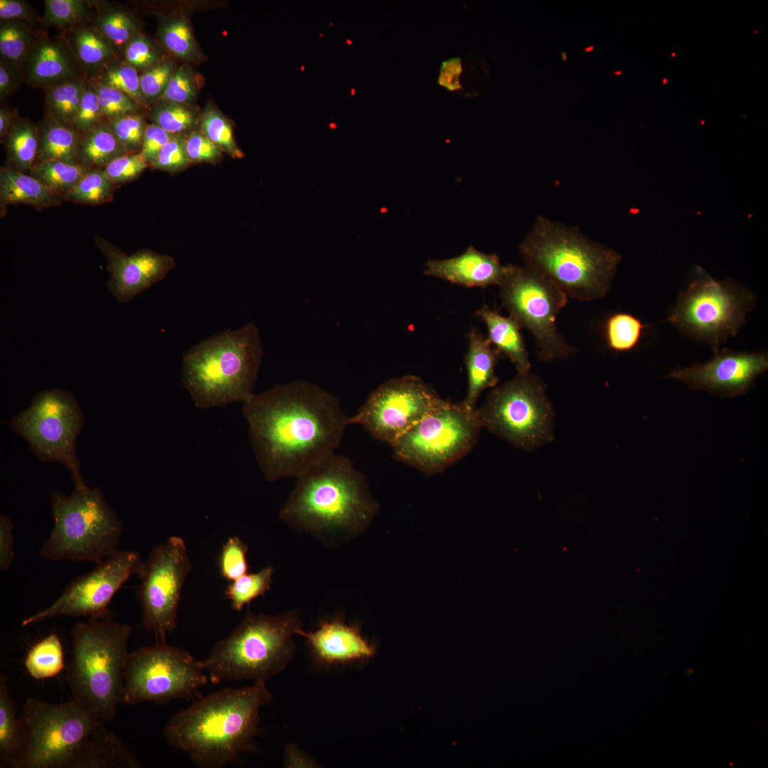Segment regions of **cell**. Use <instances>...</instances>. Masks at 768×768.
<instances>
[{
    "label": "cell",
    "instance_id": "cell-1",
    "mask_svg": "<svg viewBox=\"0 0 768 768\" xmlns=\"http://www.w3.org/2000/svg\"><path fill=\"white\" fill-rule=\"evenodd\" d=\"M242 412L252 452L269 481L297 478L334 453L349 425L338 399L306 380L253 393Z\"/></svg>",
    "mask_w": 768,
    "mask_h": 768
},
{
    "label": "cell",
    "instance_id": "cell-2",
    "mask_svg": "<svg viewBox=\"0 0 768 768\" xmlns=\"http://www.w3.org/2000/svg\"><path fill=\"white\" fill-rule=\"evenodd\" d=\"M271 701L263 682L213 692L175 713L164 727V737L186 752L196 767L220 768L254 749L260 709Z\"/></svg>",
    "mask_w": 768,
    "mask_h": 768
},
{
    "label": "cell",
    "instance_id": "cell-3",
    "mask_svg": "<svg viewBox=\"0 0 768 768\" xmlns=\"http://www.w3.org/2000/svg\"><path fill=\"white\" fill-rule=\"evenodd\" d=\"M297 479L279 517L298 530L358 534L379 510L366 478L343 454L332 453Z\"/></svg>",
    "mask_w": 768,
    "mask_h": 768
},
{
    "label": "cell",
    "instance_id": "cell-4",
    "mask_svg": "<svg viewBox=\"0 0 768 768\" xmlns=\"http://www.w3.org/2000/svg\"><path fill=\"white\" fill-rule=\"evenodd\" d=\"M524 265L542 274L567 297L594 301L611 289L621 255L577 227L538 215L519 245Z\"/></svg>",
    "mask_w": 768,
    "mask_h": 768
},
{
    "label": "cell",
    "instance_id": "cell-5",
    "mask_svg": "<svg viewBox=\"0 0 768 768\" xmlns=\"http://www.w3.org/2000/svg\"><path fill=\"white\" fill-rule=\"evenodd\" d=\"M262 357L260 329L248 323L215 334L183 355L182 383L196 407L243 403L253 394Z\"/></svg>",
    "mask_w": 768,
    "mask_h": 768
},
{
    "label": "cell",
    "instance_id": "cell-6",
    "mask_svg": "<svg viewBox=\"0 0 768 768\" xmlns=\"http://www.w3.org/2000/svg\"><path fill=\"white\" fill-rule=\"evenodd\" d=\"M132 628L105 618L72 629L66 675L73 698L103 722L116 718L122 703L124 672Z\"/></svg>",
    "mask_w": 768,
    "mask_h": 768
},
{
    "label": "cell",
    "instance_id": "cell-7",
    "mask_svg": "<svg viewBox=\"0 0 768 768\" xmlns=\"http://www.w3.org/2000/svg\"><path fill=\"white\" fill-rule=\"evenodd\" d=\"M299 628L294 611L275 615L249 613L213 646L201 663L213 683L242 679L265 683L293 658V636Z\"/></svg>",
    "mask_w": 768,
    "mask_h": 768
},
{
    "label": "cell",
    "instance_id": "cell-8",
    "mask_svg": "<svg viewBox=\"0 0 768 768\" xmlns=\"http://www.w3.org/2000/svg\"><path fill=\"white\" fill-rule=\"evenodd\" d=\"M50 496L54 524L43 558L97 563L119 550L122 523L100 489L84 484L70 495L50 489Z\"/></svg>",
    "mask_w": 768,
    "mask_h": 768
},
{
    "label": "cell",
    "instance_id": "cell-9",
    "mask_svg": "<svg viewBox=\"0 0 768 768\" xmlns=\"http://www.w3.org/2000/svg\"><path fill=\"white\" fill-rule=\"evenodd\" d=\"M476 411L482 427L516 448L532 451L554 438L555 412L546 385L530 370L494 387Z\"/></svg>",
    "mask_w": 768,
    "mask_h": 768
},
{
    "label": "cell",
    "instance_id": "cell-10",
    "mask_svg": "<svg viewBox=\"0 0 768 768\" xmlns=\"http://www.w3.org/2000/svg\"><path fill=\"white\" fill-rule=\"evenodd\" d=\"M20 719L23 747L18 768H69L89 735L104 723L74 698L59 704L28 698Z\"/></svg>",
    "mask_w": 768,
    "mask_h": 768
},
{
    "label": "cell",
    "instance_id": "cell-11",
    "mask_svg": "<svg viewBox=\"0 0 768 768\" xmlns=\"http://www.w3.org/2000/svg\"><path fill=\"white\" fill-rule=\"evenodd\" d=\"M755 302L750 290L732 280L700 277L679 294L667 321L717 352L728 338L737 335Z\"/></svg>",
    "mask_w": 768,
    "mask_h": 768
},
{
    "label": "cell",
    "instance_id": "cell-12",
    "mask_svg": "<svg viewBox=\"0 0 768 768\" xmlns=\"http://www.w3.org/2000/svg\"><path fill=\"white\" fill-rule=\"evenodd\" d=\"M476 410L444 400L390 446L394 457L428 475L443 471L477 442L482 427Z\"/></svg>",
    "mask_w": 768,
    "mask_h": 768
},
{
    "label": "cell",
    "instance_id": "cell-13",
    "mask_svg": "<svg viewBox=\"0 0 768 768\" xmlns=\"http://www.w3.org/2000/svg\"><path fill=\"white\" fill-rule=\"evenodd\" d=\"M509 316L533 336L538 356L549 362L567 358L575 349L556 326L568 297L548 278L526 265H505L498 285Z\"/></svg>",
    "mask_w": 768,
    "mask_h": 768
},
{
    "label": "cell",
    "instance_id": "cell-14",
    "mask_svg": "<svg viewBox=\"0 0 768 768\" xmlns=\"http://www.w3.org/2000/svg\"><path fill=\"white\" fill-rule=\"evenodd\" d=\"M201 661L186 650L156 640L152 646L129 652L124 672L122 703L142 702L163 705L174 700L196 695L206 684Z\"/></svg>",
    "mask_w": 768,
    "mask_h": 768
},
{
    "label": "cell",
    "instance_id": "cell-15",
    "mask_svg": "<svg viewBox=\"0 0 768 768\" xmlns=\"http://www.w3.org/2000/svg\"><path fill=\"white\" fill-rule=\"evenodd\" d=\"M83 423L82 411L73 395L55 388L36 393L29 407L9 424L42 462L62 464L75 486H80L85 482L80 474L76 441Z\"/></svg>",
    "mask_w": 768,
    "mask_h": 768
},
{
    "label": "cell",
    "instance_id": "cell-16",
    "mask_svg": "<svg viewBox=\"0 0 768 768\" xmlns=\"http://www.w3.org/2000/svg\"><path fill=\"white\" fill-rule=\"evenodd\" d=\"M191 570L186 543L176 535L154 547L143 561L138 599L143 626L156 640H166L176 629L182 589Z\"/></svg>",
    "mask_w": 768,
    "mask_h": 768
},
{
    "label": "cell",
    "instance_id": "cell-17",
    "mask_svg": "<svg viewBox=\"0 0 768 768\" xmlns=\"http://www.w3.org/2000/svg\"><path fill=\"white\" fill-rule=\"evenodd\" d=\"M443 400L420 377L393 378L369 395L348 423L361 425L374 438L391 446Z\"/></svg>",
    "mask_w": 768,
    "mask_h": 768
},
{
    "label": "cell",
    "instance_id": "cell-18",
    "mask_svg": "<svg viewBox=\"0 0 768 768\" xmlns=\"http://www.w3.org/2000/svg\"><path fill=\"white\" fill-rule=\"evenodd\" d=\"M142 564L139 553L117 550L68 583L54 602L23 619L21 626L62 616L105 618L113 597L132 575H139Z\"/></svg>",
    "mask_w": 768,
    "mask_h": 768
},
{
    "label": "cell",
    "instance_id": "cell-19",
    "mask_svg": "<svg viewBox=\"0 0 768 768\" xmlns=\"http://www.w3.org/2000/svg\"><path fill=\"white\" fill-rule=\"evenodd\" d=\"M767 368L766 351L738 352L724 348L715 352L709 361L673 370L668 376L681 380L692 390L734 398L748 392Z\"/></svg>",
    "mask_w": 768,
    "mask_h": 768
},
{
    "label": "cell",
    "instance_id": "cell-20",
    "mask_svg": "<svg viewBox=\"0 0 768 768\" xmlns=\"http://www.w3.org/2000/svg\"><path fill=\"white\" fill-rule=\"evenodd\" d=\"M96 247L105 256L110 274V292L119 302H128L162 279L174 267V260L151 250L127 255L106 239L95 236Z\"/></svg>",
    "mask_w": 768,
    "mask_h": 768
},
{
    "label": "cell",
    "instance_id": "cell-21",
    "mask_svg": "<svg viewBox=\"0 0 768 768\" xmlns=\"http://www.w3.org/2000/svg\"><path fill=\"white\" fill-rule=\"evenodd\" d=\"M296 634L307 641L313 656L324 664H341L368 658L375 647L358 629L340 620L323 621L314 631L298 629Z\"/></svg>",
    "mask_w": 768,
    "mask_h": 768
},
{
    "label": "cell",
    "instance_id": "cell-22",
    "mask_svg": "<svg viewBox=\"0 0 768 768\" xmlns=\"http://www.w3.org/2000/svg\"><path fill=\"white\" fill-rule=\"evenodd\" d=\"M496 254L483 252L470 245L461 255L445 260H430L424 274L466 287L498 286L504 274Z\"/></svg>",
    "mask_w": 768,
    "mask_h": 768
},
{
    "label": "cell",
    "instance_id": "cell-23",
    "mask_svg": "<svg viewBox=\"0 0 768 768\" xmlns=\"http://www.w3.org/2000/svg\"><path fill=\"white\" fill-rule=\"evenodd\" d=\"M139 759L115 732L97 726L82 744L69 768H140Z\"/></svg>",
    "mask_w": 768,
    "mask_h": 768
},
{
    "label": "cell",
    "instance_id": "cell-24",
    "mask_svg": "<svg viewBox=\"0 0 768 768\" xmlns=\"http://www.w3.org/2000/svg\"><path fill=\"white\" fill-rule=\"evenodd\" d=\"M28 82L45 87L75 77L70 53L60 43L48 38L35 39L24 61Z\"/></svg>",
    "mask_w": 768,
    "mask_h": 768
},
{
    "label": "cell",
    "instance_id": "cell-25",
    "mask_svg": "<svg viewBox=\"0 0 768 768\" xmlns=\"http://www.w3.org/2000/svg\"><path fill=\"white\" fill-rule=\"evenodd\" d=\"M469 348L464 358L467 372L468 388L463 404L476 410L481 394L486 389L494 388L498 383L495 373L499 353L486 337L474 329L467 334Z\"/></svg>",
    "mask_w": 768,
    "mask_h": 768
},
{
    "label": "cell",
    "instance_id": "cell-26",
    "mask_svg": "<svg viewBox=\"0 0 768 768\" xmlns=\"http://www.w3.org/2000/svg\"><path fill=\"white\" fill-rule=\"evenodd\" d=\"M63 195L43 184L30 175L6 165L0 169V210L4 214L7 206L26 205L36 210L61 205Z\"/></svg>",
    "mask_w": 768,
    "mask_h": 768
},
{
    "label": "cell",
    "instance_id": "cell-27",
    "mask_svg": "<svg viewBox=\"0 0 768 768\" xmlns=\"http://www.w3.org/2000/svg\"><path fill=\"white\" fill-rule=\"evenodd\" d=\"M475 314L485 324L489 341L499 353L506 356L518 372L530 370L528 353L521 333V327L512 318L504 316L484 304Z\"/></svg>",
    "mask_w": 768,
    "mask_h": 768
},
{
    "label": "cell",
    "instance_id": "cell-28",
    "mask_svg": "<svg viewBox=\"0 0 768 768\" xmlns=\"http://www.w3.org/2000/svg\"><path fill=\"white\" fill-rule=\"evenodd\" d=\"M23 732L17 703L11 697L7 677L0 675V767L18 768Z\"/></svg>",
    "mask_w": 768,
    "mask_h": 768
},
{
    "label": "cell",
    "instance_id": "cell-29",
    "mask_svg": "<svg viewBox=\"0 0 768 768\" xmlns=\"http://www.w3.org/2000/svg\"><path fill=\"white\" fill-rule=\"evenodd\" d=\"M38 126V149L36 163L60 161L80 164V133L46 117Z\"/></svg>",
    "mask_w": 768,
    "mask_h": 768
},
{
    "label": "cell",
    "instance_id": "cell-30",
    "mask_svg": "<svg viewBox=\"0 0 768 768\" xmlns=\"http://www.w3.org/2000/svg\"><path fill=\"white\" fill-rule=\"evenodd\" d=\"M2 141L6 151L5 165L28 174L37 158L38 124L18 117Z\"/></svg>",
    "mask_w": 768,
    "mask_h": 768
},
{
    "label": "cell",
    "instance_id": "cell-31",
    "mask_svg": "<svg viewBox=\"0 0 768 768\" xmlns=\"http://www.w3.org/2000/svg\"><path fill=\"white\" fill-rule=\"evenodd\" d=\"M128 153L114 135L107 122L80 134L79 163L90 169H103L116 158Z\"/></svg>",
    "mask_w": 768,
    "mask_h": 768
},
{
    "label": "cell",
    "instance_id": "cell-32",
    "mask_svg": "<svg viewBox=\"0 0 768 768\" xmlns=\"http://www.w3.org/2000/svg\"><path fill=\"white\" fill-rule=\"evenodd\" d=\"M86 83L73 78L46 87V117L72 127Z\"/></svg>",
    "mask_w": 768,
    "mask_h": 768
},
{
    "label": "cell",
    "instance_id": "cell-33",
    "mask_svg": "<svg viewBox=\"0 0 768 768\" xmlns=\"http://www.w3.org/2000/svg\"><path fill=\"white\" fill-rule=\"evenodd\" d=\"M25 667L29 675L41 680L53 677L64 668L63 649L55 633H51L38 641L28 651Z\"/></svg>",
    "mask_w": 768,
    "mask_h": 768
},
{
    "label": "cell",
    "instance_id": "cell-34",
    "mask_svg": "<svg viewBox=\"0 0 768 768\" xmlns=\"http://www.w3.org/2000/svg\"><path fill=\"white\" fill-rule=\"evenodd\" d=\"M74 31L72 47L77 58L84 65L94 68L112 63L116 48L96 27L80 23Z\"/></svg>",
    "mask_w": 768,
    "mask_h": 768
},
{
    "label": "cell",
    "instance_id": "cell-35",
    "mask_svg": "<svg viewBox=\"0 0 768 768\" xmlns=\"http://www.w3.org/2000/svg\"><path fill=\"white\" fill-rule=\"evenodd\" d=\"M90 169L80 164L47 161L36 163L28 174L64 197Z\"/></svg>",
    "mask_w": 768,
    "mask_h": 768
},
{
    "label": "cell",
    "instance_id": "cell-36",
    "mask_svg": "<svg viewBox=\"0 0 768 768\" xmlns=\"http://www.w3.org/2000/svg\"><path fill=\"white\" fill-rule=\"evenodd\" d=\"M647 326L635 316L626 312L611 314L604 324V336L609 348L624 353L639 344Z\"/></svg>",
    "mask_w": 768,
    "mask_h": 768
},
{
    "label": "cell",
    "instance_id": "cell-37",
    "mask_svg": "<svg viewBox=\"0 0 768 768\" xmlns=\"http://www.w3.org/2000/svg\"><path fill=\"white\" fill-rule=\"evenodd\" d=\"M116 186L102 169H91L64 196V201L92 206L104 204L112 201Z\"/></svg>",
    "mask_w": 768,
    "mask_h": 768
},
{
    "label": "cell",
    "instance_id": "cell-38",
    "mask_svg": "<svg viewBox=\"0 0 768 768\" xmlns=\"http://www.w3.org/2000/svg\"><path fill=\"white\" fill-rule=\"evenodd\" d=\"M273 572V567L267 566L257 572L246 573L229 582L224 594L232 608L241 611L252 600L265 595L270 590Z\"/></svg>",
    "mask_w": 768,
    "mask_h": 768
},
{
    "label": "cell",
    "instance_id": "cell-39",
    "mask_svg": "<svg viewBox=\"0 0 768 768\" xmlns=\"http://www.w3.org/2000/svg\"><path fill=\"white\" fill-rule=\"evenodd\" d=\"M28 23L23 21H1V60L18 67L24 63L35 41Z\"/></svg>",
    "mask_w": 768,
    "mask_h": 768
},
{
    "label": "cell",
    "instance_id": "cell-40",
    "mask_svg": "<svg viewBox=\"0 0 768 768\" xmlns=\"http://www.w3.org/2000/svg\"><path fill=\"white\" fill-rule=\"evenodd\" d=\"M96 28L116 48L126 46L137 35L133 17L128 12L112 6L102 8Z\"/></svg>",
    "mask_w": 768,
    "mask_h": 768
},
{
    "label": "cell",
    "instance_id": "cell-41",
    "mask_svg": "<svg viewBox=\"0 0 768 768\" xmlns=\"http://www.w3.org/2000/svg\"><path fill=\"white\" fill-rule=\"evenodd\" d=\"M100 82L116 88L128 95L138 105H144V98L140 87V76L132 66L126 63H112L100 75Z\"/></svg>",
    "mask_w": 768,
    "mask_h": 768
},
{
    "label": "cell",
    "instance_id": "cell-42",
    "mask_svg": "<svg viewBox=\"0 0 768 768\" xmlns=\"http://www.w3.org/2000/svg\"><path fill=\"white\" fill-rule=\"evenodd\" d=\"M247 545L239 537L228 538L218 557V565L221 577L231 582L247 572Z\"/></svg>",
    "mask_w": 768,
    "mask_h": 768
},
{
    "label": "cell",
    "instance_id": "cell-43",
    "mask_svg": "<svg viewBox=\"0 0 768 768\" xmlns=\"http://www.w3.org/2000/svg\"><path fill=\"white\" fill-rule=\"evenodd\" d=\"M203 134L221 150L232 156L241 158L243 154L236 145L230 123L218 112L208 110L201 121Z\"/></svg>",
    "mask_w": 768,
    "mask_h": 768
},
{
    "label": "cell",
    "instance_id": "cell-44",
    "mask_svg": "<svg viewBox=\"0 0 768 768\" xmlns=\"http://www.w3.org/2000/svg\"><path fill=\"white\" fill-rule=\"evenodd\" d=\"M43 21L48 25H78L88 16L85 3L78 0H46Z\"/></svg>",
    "mask_w": 768,
    "mask_h": 768
},
{
    "label": "cell",
    "instance_id": "cell-45",
    "mask_svg": "<svg viewBox=\"0 0 768 768\" xmlns=\"http://www.w3.org/2000/svg\"><path fill=\"white\" fill-rule=\"evenodd\" d=\"M92 85L97 92L106 122L136 114L139 105L128 95L100 81Z\"/></svg>",
    "mask_w": 768,
    "mask_h": 768
},
{
    "label": "cell",
    "instance_id": "cell-46",
    "mask_svg": "<svg viewBox=\"0 0 768 768\" xmlns=\"http://www.w3.org/2000/svg\"><path fill=\"white\" fill-rule=\"evenodd\" d=\"M107 123L114 135L129 153L140 151L147 126L142 116L127 114Z\"/></svg>",
    "mask_w": 768,
    "mask_h": 768
},
{
    "label": "cell",
    "instance_id": "cell-47",
    "mask_svg": "<svg viewBox=\"0 0 768 768\" xmlns=\"http://www.w3.org/2000/svg\"><path fill=\"white\" fill-rule=\"evenodd\" d=\"M151 118L154 124L174 135L186 131L196 123V115L191 110L174 102L159 106Z\"/></svg>",
    "mask_w": 768,
    "mask_h": 768
},
{
    "label": "cell",
    "instance_id": "cell-48",
    "mask_svg": "<svg viewBox=\"0 0 768 768\" xmlns=\"http://www.w3.org/2000/svg\"><path fill=\"white\" fill-rule=\"evenodd\" d=\"M105 122L97 92L92 83L87 82L72 128L82 134Z\"/></svg>",
    "mask_w": 768,
    "mask_h": 768
},
{
    "label": "cell",
    "instance_id": "cell-49",
    "mask_svg": "<svg viewBox=\"0 0 768 768\" xmlns=\"http://www.w3.org/2000/svg\"><path fill=\"white\" fill-rule=\"evenodd\" d=\"M161 37L167 49L180 58H188L194 51L191 32L184 19H177L164 25L161 30Z\"/></svg>",
    "mask_w": 768,
    "mask_h": 768
},
{
    "label": "cell",
    "instance_id": "cell-50",
    "mask_svg": "<svg viewBox=\"0 0 768 768\" xmlns=\"http://www.w3.org/2000/svg\"><path fill=\"white\" fill-rule=\"evenodd\" d=\"M149 166L139 152L128 153L116 158L102 169L107 177L118 185L137 178Z\"/></svg>",
    "mask_w": 768,
    "mask_h": 768
},
{
    "label": "cell",
    "instance_id": "cell-51",
    "mask_svg": "<svg viewBox=\"0 0 768 768\" xmlns=\"http://www.w3.org/2000/svg\"><path fill=\"white\" fill-rule=\"evenodd\" d=\"M189 162L186 139L179 134H175L160 151L151 166L156 169L174 172L184 169Z\"/></svg>",
    "mask_w": 768,
    "mask_h": 768
},
{
    "label": "cell",
    "instance_id": "cell-52",
    "mask_svg": "<svg viewBox=\"0 0 768 768\" xmlns=\"http://www.w3.org/2000/svg\"><path fill=\"white\" fill-rule=\"evenodd\" d=\"M125 60L136 70H148L156 65L159 55L151 43L144 36L136 35L125 46Z\"/></svg>",
    "mask_w": 768,
    "mask_h": 768
},
{
    "label": "cell",
    "instance_id": "cell-53",
    "mask_svg": "<svg viewBox=\"0 0 768 768\" xmlns=\"http://www.w3.org/2000/svg\"><path fill=\"white\" fill-rule=\"evenodd\" d=\"M173 74L169 62L159 63L140 75V87L145 99L152 100L164 93Z\"/></svg>",
    "mask_w": 768,
    "mask_h": 768
},
{
    "label": "cell",
    "instance_id": "cell-54",
    "mask_svg": "<svg viewBox=\"0 0 768 768\" xmlns=\"http://www.w3.org/2000/svg\"><path fill=\"white\" fill-rule=\"evenodd\" d=\"M195 92L191 72L184 65L173 73L161 97L169 102L182 104L191 100Z\"/></svg>",
    "mask_w": 768,
    "mask_h": 768
},
{
    "label": "cell",
    "instance_id": "cell-55",
    "mask_svg": "<svg viewBox=\"0 0 768 768\" xmlns=\"http://www.w3.org/2000/svg\"><path fill=\"white\" fill-rule=\"evenodd\" d=\"M186 148L190 161L214 162L221 156V149L203 133L192 132L186 139Z\"/></svg>",
    "mask_w": 768,
    "mask_h": 768
},
{
    "label": "cell",
    "instance_id": "cell-56",
    "mask_svg": "<svg viewBox=\"0 0 768 768\" xmlns=\"http://www.w3.org/2000/svg\"><path fill=\"white\" fill-rule=\"evenodd\" d=\"M174 136L154 123L147 124L139 153L151 166L160 151Z\"/></svg>",
    "mask_w": 768,
    "mask_h": 768
},
{
    "label": "cell",
    "instance_id": "cell-57",
    "mask_svg": "<svg viewBox=\"0 0 768 768\" xmlns=\"http://www.w3.org/2000/svg\"><path fill=\"white\" fill-rule=\"evenodd\" d=\"M1 21H23L32 23L38 19V14L26 1L18 0L0 1Z\"/></svg>",
    "mask_w": 768,
    "mask_h": 768
},
{
    "label": "cell",
    "instance_id": "cell-58",
    "mask_svg": "<svg viewBox=\"0 0 768 768\" xmlns=\"http://www.w3.org/2000/svg\"><path fill=\"white\" fill-rule=\"evenodd\" d=\"M14 525L11 519L1 514L0 516V570H7L12 563L14 553L13 550Z\"/></svg>",
    "mask_w": 768,
    "mask_h": 768
},
{
    "label": "cell",
    "instance_id": "cell-59",
    "mask_svg": "<svg viewBox=\"0 0 768 768\" xmlns=\"http://www.w3.org/2000/svg\"><path fill=\"white\" fill-rule=\"evenodd\" d=\"M462 70L461 58H452L442 62L437 79V83L449 91L462 88L459 82Z\"/></svg>",
    "mask_w": 768,
    "mask_h": 768
},
{
    "label": "cell",
    "instance_id": "cell-60",
    "mask_svg": "<svg viewBox=\"0 0 768 768\" xmlns=\"http://www.w3.org/2000/svg\"><path fill=\"white\" fill-rule=\"evenodd\" d=\"M20 67L1 60L0 61V99L9 97L21 82Z\"/></svg>",
    "mask_w": 768,
    "mask_h": 768
},
{
    "label": "cell",
    "instance_id": "cell-61",
    "mask_svg": "<svg viewBox=\"0 0 768 768\" xmlns=\"http://www.w3.org/2000/svg\"><path fill=\"white\" fill-rule=\"evenodd\" d=\"M17 117L16 112L13 110L6 107L0 110V138L1 141Z\"/></svg>",
    "mask_w": 768,
    "mask_h": 768
}]
</instances>
